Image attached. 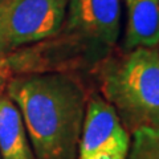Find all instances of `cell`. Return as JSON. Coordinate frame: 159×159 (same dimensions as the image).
<instances>
[{"mask_svg":"<svg viewBox=\"0 0 159 159\" xmlns=\"http://www.w3.org/2000/svg\"><path fill=\"white\" fill-rule=\"evenodd\" d=\"M8 97L16 103L36 159H76L85 116L80 85L58 73L15 78Z\"/></svg>","mask_w":159,"mask_h":159,"instance_id":"6da1fadb","label":"cell"},{"mask_svg":"<svg viewBox=\"0 0 159 159\" xmlns=\"http://www.w3.org/2000/svg\"><path fill=\"white\" fill-rule=\"evenodd\" d=\"M101 89L127 131L159 127V52L139 47L105 62Z\"/></svg>","mask_w":159,"mask_h":159,"instance_id":"7a4b0ae2","label":"cell"},{"mask_svg":"<svg viewBox=\"0 0 159 159\" xmlns=\"http://www.w3.org/2000/svg\"><path fill=\"white\" fill-rule=\"evenodd\" d=\"M68 0H0V54L56 34Z\"/></svg>","mask_w":159,"mask_h":159,"instance_id":"3957f363","label":"cell"},{"mask_svg":"<svg viewBox=\"0 0 159 159\" xmlns=\"http://www.w3.org/2000/svg\"><path fill=\"white\" fill-rule=\"evenodd\" d=\"M130 143V134L116 109L105 98H92L80 135V159H127Z\"/></svg>","mask_w":159,"mask_h":159,"instance_id":"277c9868","label":"cell"},{"mask_svg":"<svg viewBox=\"0 0 159 159\" xmlns=\"http://www.w3.org/2000/svg\"><path fill=\"white\" fill-rule=\"evenodd\" d=\"M68 25L86 37L107 45L121 31L122 0H68Z\"/></svg>","mask_w":159,"mask_h":159,"instance_id":"5b68a950","label":"cell"},{"mask_svg":"<svg viewBox=\"0 0 159 159\" xmlns=\"http://www.w3.org/2000/svg\"><path fill=\"white\" fill-rule=\"evenodd\" d=\"M127 25L125 47L129 51L159 44V0H125Z\"/></svg>","mask_w":159,"mask_h":159,"instance_id":"8992f818","label":"cell"},{"mask_svg":"<svg viewBox=\"0 0 159 159\" xmlns=\"http://www.w3.org/2000/svg\"><path fill=\"white\" fill-rule=\"evenodd\" d=\"M0 155L3 159H36L16 103L3 94H0Z\"/></svg>","mask_w":159,"mask_h":159,"instance_id":"52a82bcc","label":"cell"},{"mask_svg":"<svg viewBox=\"0 0 159 159\" xmlns=\"http://www.w3.org/2000/svg\"><path fill=\"white\" fill-rule=\"evenodd\" d=\"M127 159H159V127H141L133 131Z\"/></svg>","mask_w":159,"mask_h":159,"instance_id":"ba28073f","label":"cell"},{"mask_svg":"<svg viewBox=\"0 0 159 159\" xmlns=\"http://www.w3.org/2000/svg\"><path fill=\"white\" fill-rule=\"evenodd\" d=\"M8 77V70H7V65L3 60H0V94H2L4 86H6V81Z\"/></svg>","mask_w":159,"mask_h":159,"instance_id":"9c48e42d","label":"cell"}]
</instances>
